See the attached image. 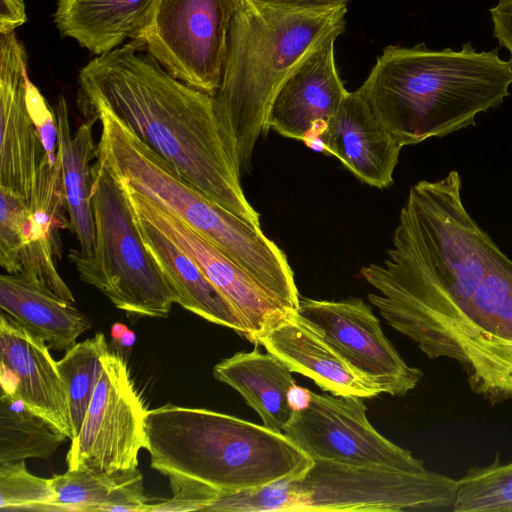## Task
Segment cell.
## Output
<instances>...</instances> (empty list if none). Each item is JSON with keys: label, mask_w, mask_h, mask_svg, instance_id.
<instances>
[{"label": "cell", "mask_w": 512, "mask_h": 512, "mask_svg": "<svg viewBox=\"0 0 512 512\" xmlns=\"http://www.w3.org/2000/svg\"><path fill=\"white\" fill-rule=\"evenodd\" d=\"M169 478L172 497L158 503H148L145 512L206 511L221 495V491L204 482L176 474Z\"/></svg>", "instance_id": "obj_29"}, {"label": "cell", "mask_w": 512, "mask_h": 512, "mask_svg": "<svg viewBox=\"0 0 512 512\" xmlns=\"http://www.w3.org/2000/svg\"><path fill=\"white\" fill-rule=\"evenodd\" d=\"M493 35L501 47L508 50L512 62V0H498L489 10Z\"/></svg>", "instance_id": "obj_30"}, {"label": "cell", "mask_w": 512, "mask_h": 512, "mask_svg": "<svg viewBox=\"0 0 512 512\" xmlns=\"http://www.w3.org/2000/svg\"><path fill=\"white\" fill-rule=\"evenodd\" d=\"M413 342L431 360L456 361L491 405L512 400V260L500 251L476 292Z\"/></svg>", "instance_id": "obj_7"}, {"label": "cell", "mask_w": 512, "mask_h": 512, "mask_svg": "<svg viewBox=\"0 0 512 512\" xmlns=\"http://www.w3.org/2000/svg\"><path fill=\"white\" fill-rule=\"evenodd\" d=\"M78 435L66 455L68 469L97 472L137 468L146 448L147 410L135 389L126 360L108 351Z\"/></svg>", "instance_id": "obj_10"}, {"label": "cell", "mask_w": 512, "mask_h": 512, "mask_svg": "<svg viewBox=\"0 0 512 512\" xmlns=\"http://www.w3.org/2000/svg\"><path fill=\"white\" fill-rule=\"evenodd\" d=\"M347 7L240 0L232 20L221 84L213 96L228 154L239 172L267 131L286 78L325 37L344 29Z\"/></svg>", "instance_id": "obj_3"}, {"label": "cell", "mask_w": 512, "mask_h": 512, "mask_svg": "<svg viewBox=\"0 0 512 512\" xmlns=\"http://www.w3.org/2000/svg\"><path fill=\"white\" fill-rule=\"evenodd\" d=\"M318 142L368 185L383 189L393 183L402 147L358 90L347 94Z\"/></svg>", "instance_id": "obj_17"}, {"label": "cell", "mask_w": 512, "mask_h": 512, "mask_svg": "<svg viewBox=\"0 0 512 512\" xmlns=\"http://www.w3.org/2000/svg\"><path fill=\"white\" fill-rule=\"evenodd\" d=\"M254 344L263 346L292 372L312 379L325 392L364 399L382 393L325 340L297 320L293 311L283 314L257 335Z\"/></svg>", "instance_id": "obj_18"}, {"label": "cell", "mask_w": 512, "mask_h": 512, "mask_svg": "<svg viewBox=\"0 0 512 512\" xmlns=\"http://www.w3.org/2000/svg\"><path fill=\"white\" fill-rule=\"evenodd\" d=\"M455 479L426 469L345 465L314 459L301 476L262 488L223 494L206 511H452Z\"/></svg>", "instance_id": "obj_6"}, {"label": "cell", "mask_w": 512, "mask_h": 512, "mask_svg": "<svg viewBox=\"0 0 512 512\" xmlns=\"http://www.w3.org/2000/svg\"><path fill=\"white\" fill-rule=\"evenodd\" d=\"M151 467L204 482L223 494L301 477L314 459L284 433L204 408L147 410Z\"/></svg>", "instance_id": "obj_5"}, {"label": "cell", "mask_w": 512, "mask_h": 512, "mask_svg": "<svg viewBox=\"0 0 512 512\" xmlns=\"http://www.w3.org/2000/svg\"><path fill=\"white\" fill-rule=\"evenodd\" d=\"M109 351L103 333L76 343L57 361L58 371L66 385L74 439L82 426L103 365L102 358Z\"/></svg>", "instance_id": "obj_26"}, {"label": "cell", "mask_w": 512, "mask_h": 512, "mask_svg": "<svg viewBox=\"0 0 512 512\" xmlns=\"http://www.w3.org/2000/svg\"><path fill=\"white\" fill-rule=\"evenodd\" d=\"M275 3H285V4H297V5H318V6H326V5H342L345 4L349 0H265Z\"/></svg>", "instance_id": "obj_33"}, {"label": "cell", "mask_w": 512, "mask_h": 512, "mask_svg": "<svg viewBox=\"0 0 512 512\" xmlns=\"http://www.w3.org/2000/svg\"><path fill=\"white\" fill-rule=\"evenodd\" d=\"M135 340H136V335L135 333L128 329L124 334L123 336L121 337V339L119 340V342L116 344L122 348H125V349H130L133 344L135 343Z\"/></svg>", "instance_id": "obj_35"}, {"label": "cell", "mask_w": 512, "mask_h": 512, "mask_svg": "<svg viewBox=\"0 0 512 512\" xmlns=\"http://www.w3.org/2000/svg\"><path fill=\"white\" fill-rule=\"evenodd\" d=\"M452 512H512V461L499 454L486 466H474L455 480Z\"/></svg>", "instance_id": "obj_27"}, {"label": "cell", "mask_w": 512, "mask_h": 512, "mask_svg": "<svg viewBox=\"0 0 512 512\" xmlns=\"http://www.w3.org/2000/svg\"><path fill=\"white\" fill-rule=\"evenodd\" d=\"M95 250L72 260L82 281L129 314L168 317L175 295L146 248L122 186L98 161L91 166Z\"/></svg>", "instance_id": "obj_8"}, {"label": "cell", "mask_w": 512, "mask_h": 512, "mask_svg": "<svg viewBox=\"0 0 512 512\" xmlns=\"http://www.w3.org/2000/svg\"><path fill=\"white\" fill-rule=\"evenodd\" d=\"M364 398L312 392L310 405L294 415L283 433L313 459L345 465L422 472L409 450L391 442L369 422Z\"/></svg>", "instance_id": "obj_11"}, {"label": "cell", "mask_w": 512, "mask_h": 512, "mask_svg": "<svg viewBox=\"0 0 512 512\" xmlns=\"http://www.w3.org/2000/svg\"><path fill=\"white\" fill-rule=\"evenodd\" d=\"M312 399V392L308 389L299 387L297 384L292 386L288 394L289 405L294 412L306 409Z\"/></svg>", "instance_id": "obj_32"}, {"label": "cell", "mask_w": 512, "mask_h": 512, "mask_svg": "<svg viewBox=\"0 0 512 512\" xmlns=\"http://www.w3.org/2000/svg\"><path fill=\"white\" fill-rule=\"evenodd\" d=\"M128 330V327L120 322H116L111 326L110 335L114 342V344H117L123 334Z\"/></svg>", "instance_id": "obj_34"}, {"label": "cell", "mask_w": 512, "mask_h": 512, "mask_svg": "<svg viewBox=\"0 0 512 512\" xmlns=\"http://www.w3.org/2000/svg\"><path fill=\"white\" fill-rule=\"evenodd\" d=\"M292 371L270 352L258 345L249 352H238L213 368L214 377L236 390L256 411L266 428L283 433L294 411L288 394L296 384Z\"/></svg>", "instance_id": "obj_21"}, {"label": "cell", "mask_w": 512, "mask_h": 512, "mask_svg": "<svg viewBox=\"0 0 512 512\" xmlns=\"http://www.w3.org/2000/svg\"><path fill=\"white\" fill-rule=\"evenodd\" d=\"M293 315L382 393L403 396L423 377L419 368L409 366L400 356L379 319L360 298L329 301L300 297Z\"/></svg>", "instance_id": "obj_12"}, {"label": "cell", "mask_w": 512, "mask_h": 512, "mask_svg": "<svg viewBox=\"0 0 512 512\" xmlns=\"http://www.w3.org/2000/svg\"><path fill=\"white\" fill-rule=\"evenodd\" d=\"M117 181L124 189L132 210L182 249L231 303L247 330V340L254 343L256 336L280 316L292 312L281 307L245 270L207 238L129 185Z\"/></svg>", "instance_id": "obj_13"}, {"label": "cell", "mask_w": 512, "mask_h": 512, "mask_svg": "<svg viewBox=\"0 0 512 512\" xmlns=\"http://www.w3.org/2000/svg\"><path fill=\"white\" fill-rule=\"evenodd\" d=\"M155 0H58L54 22L59 32L96 55L124 40H136Z\"/></svg>", "instance_id": "obj_22"}, {"label": "cell", "mask_w": 512, "mask_h": 512, "mask_svg": "<svg viewBox=\"0 0 512 512\" xmlns=\"http://www.w3.org/2000/svg\"><path fill=\"white\" fill-rule=\"evenodd\" d=\"M27 55L15 32L0 34V186L29 204L46 152L26 103Z\"/></svg>", "instance_id": "obj_15"}, {"label": "cell", "mask_w": 512, "mask_h": 512, "mask_svg": "<svg viewBox=\"0 0 512 512\" xmlns=\"http://www.w3.org/2000/svg\"><path fill=\"white\" fill-rule=\"evenodd\" d=\"M512 62L498 49L478 51L388 46L357 89L401 146L443 137L509 96Z\"/></svg>", "instance_id": "obj_2"}, {"label": "cell", "mask_w": 512, "mask_h": 512, "mask_svg": "<svg viewBox=\"0 0 512 512\" xmlns=\"http://www.w3.org/2000/svg\"><path fill=\"white\" fill-rule=\"evenodd\" d=\"M240 0H155L136 41L176 79L214 96Z\"/></svg>", "instance_id": "obj_9"}, {"label": "cell", "mask_w": 512, "mask_h": 512, "mask_svg": "<svg viewBox=\"0 0 512 512\" xmlns=\"http://www.w3.org/2000/svg\"><path fill=\"white\" fill-rule=\"evenodd\" d=\"M54 111L58 123L66 210L71 232L79 244V249L71 250L68 257L70 261L89 260L95 250L90 161L96 157L93 139V125L96 119H86L71 134L69 109L63 95H59Z\"/></svg>", "instance_id": "obj_20"}, {"label": "cell", "mask_w": 512, "mask_h": 512, "mask_svg": "<svg viewBox=\"0 0 512 512\" xmlns=\"http://www.w3.org/2000/svg\"><path fill=\"white\" fill-rule=\"evenodd\" d=\"M69 438L19 397L1 391L0 463L48 459Z\"/></svg>", "instance_id": "obj_25"}, {"label": "cell", "mask_w": 512, "mask_h": 512, "mask_svg": "<svg viewBox=\"0 0 512 512\" xmlns=\"http://www.w3.org/2000/svg\"><path fill=\"white\" fill-rule=\"evenodd\" d=\"M100 122L97 161L117 180L178 217L245 270L281 307L294 311L300 295L286 254L259 228L179 178L120 119L104 107L83 110Z\"/></svg>", "instance_id": "obj_4"}, {"label": "cell", "mask_w": 512, "mask_h": 512, "mask_svg": "<svg viewBox=\"0 0 512 512\" xmlns=\"http://www.w3.org/2000/svg\"><path fill=\"white\" fill-rule=\"evenodd\" d=\"M50 479L28 472L24 460L0 463V510L52 511Z\"/></svg>", "instance_id": "obj_28"}, {"label": "cell", "mask_w": 512, "mask_h": 512, "mask_svg": "<svg viewBox=\"0 0 512 512\" xmlns=\"http://www.w3.org/2000/svg\"><path fill=\"white\" fill-rule=\"evenodd\" d=\"M73 304L18 276H0L1 313L44 340L50 349L68 350L91 327Z\"/></svg>", "instance_id": "obj_23"}, {"label": "cell", "mask_w": 512, "mask_h": 512, "mask_svg": "<svg viewBox=\"0 0 512 512\" xmlns=\"http://www.w3.org/2000/svg\"><path fill=\"white\" fill-rule=\"evenodd\" d=\"M44 340L0 314L1 391L19 397L72 438L66 385Z\"/></svg>", "instance_id": "obj_16"}, {"label": "cell", "mask_w": 512, "mask_h": 512, "mask_svg": "<svg viewBox=\"0 0 512 512\" xmlns=\"http://www.w3.org/2000/svg\"><path fill=\"white\" fill-rule=\"evenodd\" d=\"M27 21L23 0H0V34L14 32Z\"/></svg>", "instance_id": "obj_31"}, {"label": "cell", "mask_w": 512, "mask_h": 512, "mask_svg": "<svg viewBox=\"0 0 512 512\" xmlns=\"http://www.w3.org/2000/svg\"><path fill=\"white\" fill-rule=\"evenodd\" d=\"M343 29L325 37L295 67L278 90L267 130L314 147L349 93L338 74L334 44Z\"/></svg>", "instance_id": "obj_14"}, {"label": "cell", "mask_w": 512, "mask_h": 512, "mask_svg": "<svg viewBox=\"0 0 512 512\" xmlns=\"http://www.w3.org/2000/svg\"><path fill=\"white\" fill-rule=\"evenodd\" d=\"M133 214L146 248L174 292L175 303L246 338L247 330L238 313L199 266L163 232L134 211Z\"/></svg>", "instance_id": "obj_19"}, {"label": "cell", "mask_w": 512, "mask_h": 512, "mask_svg": "<svg viewBox=\"0 0 512 512\" xmlns=\"http://www.w3.org/2000/svg\"><path fill=\"white\" fill-rule=\"evenodd\" d=\"M50 483L55 493L52 511L145 512L149 503L137 468L97 472L80 466L54 475Z\"/></svg>", "instance_id": "obj_24"}, {"label": "cell", "mask_w": 512, "mask_h": 512, "mask_svg": "<svg viewBox=\"0 0 512 512\" xmlns=\"http://www.w3.org/2000/svg\"><path fill=\"white\" fill-rule=\"evenodd\" d=\"M136 41L98 55L79 72L80 112L104 107L183 181L261 229L220 130L213 96L173 77Z\"/></svg>", "instance_id": "obj_1"}]
</instances>
